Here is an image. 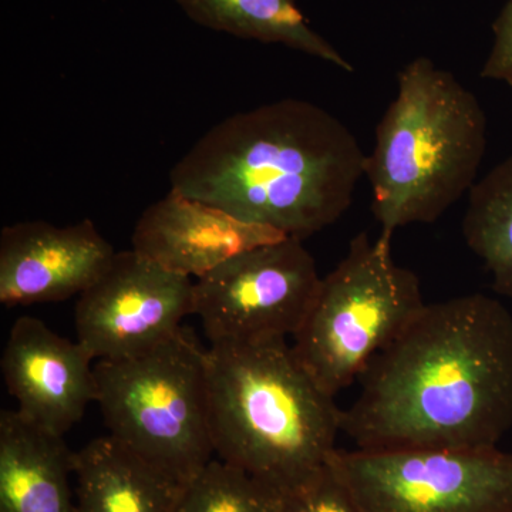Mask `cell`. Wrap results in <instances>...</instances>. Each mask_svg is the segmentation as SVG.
<instances>
[{
    "instance_id": "6da1fadb",
    "label": "cell",
    "mask_w": 512,
    "mask_h": 512,
    "mask_svg": "<svg viewBox=\"0 0 512 512\" xmlns=\"http://www.w3.org/2000/svg\"><path fill=\"white\" fill-rule=\"evenodd\" d=\"M342 410L357 448H497L512 427V315L483 293L424 305Z\"/></svg>"
},
{
    "instance_id": "7a4b0ae2",
    "label": "cell",
    "mask_w": 512,
    "mask_h": 512,
    "mask_svg": "<svg viewBox=\"0 0 512 512\" xmlns=\"http://www.w3.org/2000/svg\"><path fill=\"white\" fill-rule=\"evenodd\" d=\"M366 154L343 121L284 99L232 114L174 165L171 188L305 241L352 207Z\"/></svg>"
},
{
    "instance_id": "3957f363",
    "label": "cell",
    "mask_w": 512,
    "mask_h": 512,
    "mask_svg": "<svg viewBox=\"0 0 512 512\" xmlns=\"http://www.w3.org/2000/svg\"><path fill=\"white\" fill-rule=\"evenodd\" d=\"M215 457L282 494L336 450L342 410L303 369L288 340L207 350Z\"/></svg>"
},
{
    "instance_id": "277c9868",
    "label": "cell",
    "mask_w": 512,
    "mask_h": 512,
    "mask_svg": "<svg viewBox=\"0 0 512 512\" xmlns=\"http://www.w3.org/2000/svg\"><path fill=\"white\" fill-rule=\"evenodd\" d=\"M485 150L487 117L476 94L429 57L406 64L366 158L380 235L443 217L476 184Z\"/></svg>"
},
{
    "instance_id": "5b68a950",
    "label": "cell",
    "mask_w": 512,
    "mask_h": 512,
    "mask_svg": "<svg viewBox=\"0 0 512 512\" xmlns=\"http://www.w3.org/2000/svg\"><path fill=\"white\" fill-rule=\"evenodd\" d=\"M207 350L181 328L140 355L94 366L109 436L183 485L215 458Z\"/></svg>"
},
{
    "instance_id": "8992f818",
    "label": "cell",
    "mask_w": 512,
    "mask_h": 512,
    "mask_svg": "<svg viewBox=\"0 0 512 512\" xmlns=\"http://www.w3.org/2000/svg\"><path fill=\"white\" fill-rule=\"evenodd\" d=\"M419 276L394 261L392 238L360 232L322 278L293 353L323 392L335 397L424 308Z\"/></svg>"
},
{
    "instance_id": "52a82bcc",
    "label": "cell",
    "mask_w": 512,
    "mask_h": 512,
    "mask_svg": "<svg viewBox=\"0 0 512 512\" xmlns=\"http://www.w3.org/2000/svg\"><path fill=\"white\" fill-rule=\"evenodd\" d=\"M328 463L365 512H512V454L498 447L336 448Z\"/></svg>"
},
{
    "instance_id": "ba28073f",
    "label": "cell",
    "mask_w": 512,
    "mask_h": 512,
    "mask_svg": "<svg viewBox=\"0 0 512 512\" xmlns=\"http://www.w3.org/2000/svg\"><path fill=\"white\" fill-rule=\"evenodd\" d=\"M322 282L311 252L285 238L234 256L194 282V313L214 345L293 338Z\"/></svg>"
},
{
    "instance_id": "9c48e42d",
    "label": "cell",
    "mask_w": 512,
    "mask_h": 512,
    "mask_svg": "<svg viewBox=\"0 0 512 512\" xmlns=\"http://www.w3.org/2000/svg\"><path fill=\"white\" fill-rule=\"evenodd\" d=\"M192 313L194 281L130 249L80 293L74 326L94 360H117L156 348Z\"/></svg>"
},
{
    "instance_id": "30bf717a",
    "label": "cell",
    "mask_w": 512,
    "mask_h": 512,
    "mask_svg": "<svg viewBox=\"0 0 512 512\" xmlns=\"http://www.w3.org/2000/svg\"><path fill=\"white\" fill-rule=\"evenodd\" d=\"M93 362L79 340L57 335L43 320L22 316L6 340L2 375L23 419L64 436L96 403Z\"/></svg>"
},
{
    "instance_id": "8fae6325",
    "label": "cell",
    "mask_w": 512,
    "mask_h": 512,
    "mask_svg": "<svg viewBox=\"0 0 512 512\" xmlns=\"http://www.w3.org/2000/svg\"><path fill=\"white\" fill-rule=\"evenodd\" d=\"M116 252L90 220L67 227L46 221L8 225L0 232V303L16 308L80 295Z\"/></svg>"
},
{
    "instance_id": "7c38bea8",
    "label": "cell",
    "mask_w": 512,
    "mask_h": 512,
    "mask_svg": "<svg viewBox=\"0 0 512 512\" xmlns=\"http://www.w3.org/2000/svg\"><path fill=\"white\" fill-rule=\"evenodd\" d=\"M285 238L171 188L138 218L131 249L173 274L201 279L234 256Z\"/></svg>"
},
{
    "instance_id": "4fadbf2b",
    "label": "cell",
    "mask_w": 512,
    "mask_h": 512,
    "mask_svg": "<svg viewBox=\"0 0 512 512\" xmlns=\"http://www.w3.org/2000/svg\"><path fill=\"white\" fill-rule=\"evenodd\" d=\"M74 451L64 436L0 412V512H77Z\"/></svg>"
},
{
    "instance_id": "5bb4252c",
    "label": "cell",
    "mask_w": 512,
    "mask_h": 512,
    "mask_svg": "<svg viewBox=\"0 0 512 512\" xmlns=\"http://www.w3.org/2000/svg\"><path fill=\"white\" fill-rule=\"evenodd\" d=\"M77 512H173L184 485L111 436L74 451Z\"/></svg>"
},
{
    "instance_id": "9a60e30c",
    "label": "cell",
    "mask_w": 512,
    "mask_h": 512,
    "mask_svg": "<svg viewBox=\"0 0 512 512\" xmlns=\"http://www.w3.org/2000/svg\"><path fill=\"white\" fill-rule=\"evenodd\" d=\"M198 25L242 39L278 43L345 72L353 67L309 26L296 0H177Z\"/></svg>"
},
{
    "instance_id": "2e32d148",
    "label": "cell",
    "mask_w": 512,
    "mask_h": 512,
    "mask_svg": "<svg viewBox=\"0 0 512 512\" xmlns=\"http://www.w3.org/2000/svg\"><path fill=\"white\" fill-rule=\"evenodd\" d=\"M463 234L493 278V289L512 298V157L471 188Z\"/></svg>"
},
{
    "instance_id": "e0dca14e",
    "label": "cell",
    "mask_w": 512,
    "mask_h": 512,
    "mask_svg": "<svg viewBox=\"0 0 512 512\" xmlns=\"http://www.w3.org/2000/svg\"><path fill=\"white\" fill-rule=\"evenodd\" d=\"M284 494L218 460L184 485L173 512H282Z\"/></svg>"
},
{
    "instance_id": "ac0fdd59",
    "label": "cell",
    "mask_w": 512,
    "mask_h": 512,
    "mask_svg": "<svg viewBox=\"0 0 512 512\" xmlns=\"http://www.w3.org/2000/svg\"><path fill=\"white\" fill-rule=\"evenodd\" d=\"M282 512H365L338 474L326 463L284 494Z\"/></svg>"
},
{
    "instance_id": "d6986e66",
    "label": "cell",
    "mask_w": 512,
    "mask_h": 512,
    "mask_svg": "<svg viewBox=\"0 0 512 512\" xmlns=\"http://www.w3.org/2000/svg\"><path fill=\"white\" fill-rule=\"evenodd\" d=\"M494 45L485 60L481 77L512 87V0H507L494 25Z\"/></svg>"
}]
</instances>
